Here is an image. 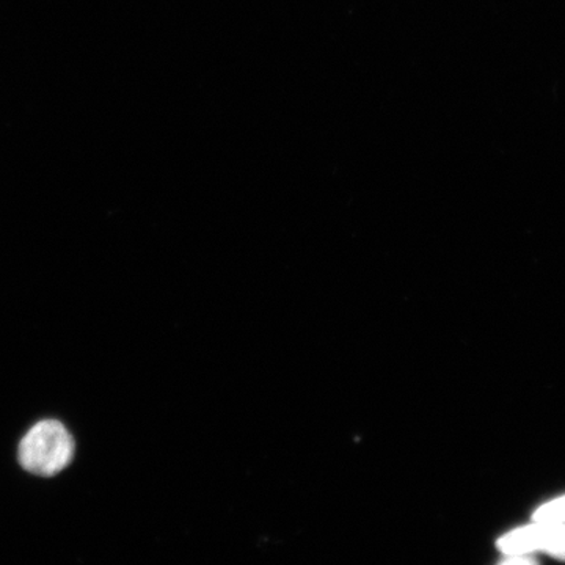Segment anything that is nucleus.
Segmentation results:
<instances>
[{
  "label": "nucleus",
  "instance_id": "nucleus-1",
  "mask_svg": "<svg viewBox=\"0 0 565 565\" xmlns=\"http://www.w3.org/2000/svg\"><path fill=\"white\" fill-rule=\"evenodd\" d=\"M76 445L62 423L44 419L25 434L18 449L24 470L39 476L61 473L73 460Z\"/></svg>",
  "mask_w": 565,
  "mask_h": 565
},
{
  "label": "nucleus",
  "instance_id": "nucleus-2",
  "mask_svg": "<svg viewBox=\"0 0 565 565\" xmlns=\"http://www.w3.org/2000/svg\"><path fill=\"white\" fill-rule=\"evenodd\" d=\"M497 546L504 555L545 553L565 563V525L534 522L504 534Z\"/></svg>",
  "mask_w": 565,
  "mask_h": 565
},
{
  "label": "nucleus",
  "instance_id": "nucleus-3",
  "mask_svg": "<svg viewBox=\"0 0 565 565\" xmlns=\"http://www.w3.org/2000/svg\"><path fill=\"white\" fill-rule=\"evenodd\" d=\"M533 522L556 523V525H565V494L555 498L548 503L542 504L535 509Z\"/></svg>",
  "mask_w": 565,
  "mask_h": 565
},
{
  "label": "nucleus",
  "instance_id": "nucleus-4",
  "mask_svg": "<svg viewBox=\"0 0 565 565\" xmlns=\"http://www.w3.org/2000/svg\"><path fill=\"white\" fill-rule=\"evenodd\" d=\"M500 565H541L535 557L531 555H508Z\"/></svg>",
  "mask_w": 565,
  "mask_h": 565
}]
</instances>
